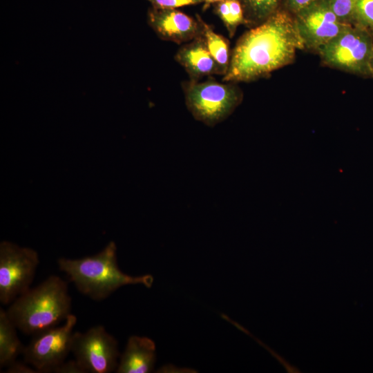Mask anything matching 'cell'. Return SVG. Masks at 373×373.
<instances>
[{
  "label": "cell",
  "mask_w": 373,
  "mask_h": 373,
  "mask_svg": "<svg viewBox=\"0 0 373 373\" xmlns=\"http://www.w3.org/2000/svg\"><path fill=\"white\" fill-rule=\"evenodd\" d=\"M338 19L347 25H353L356 0H325Z\"/></svg>",
  "instance_id": "cell-18"
},
{
  "label": "cell",
  "mask_w": 373,
  "mask_h": 373,
  "mask_svg": "<svg viewBox=\"0 0 373 373\" xmlns=\"http://www.w3.org/2000/svg\"><path fill=\"white\" fill-rule=\"evenodd\" d=\"M156 349L153 340L146 336H131L120 354L117 373H149L154 370Z\"/></svg>",
  "instance_id": "cell-12"
},
{
  "label": "cell",
  "mask_w": 373,
  "mask_h": 373,
  "mask_svg": "<svg viewBox=\"0 0 373 373\" xmlns=\"http://www.w3.org/2000/svg\"><path fill=\"white\" fill-rule=\"evenodd\" d=\"M39 255L32 248L21 247L10 241L0 243V301L10 305L30 287Z\"/></svg>",
  "instance_id": "cell-6"
},
{
  "label": "cell",
  "mask_w": 373,
  "mask_h": 373,
  "mask_svg": "<svg viewBox=\"0 0 373 373\" xmlns=\"http://www.w3.org/2000/svg\"><path fill=\"white\" fill-rule=\"evenodd\" d=\"M214 13L221 19L230 37H233L238 27L245 25L242 6L239 0H223L213 5Z\"/></svg>",
  "instance_id": "cell-16"
},
{
  "label": "cell",
  "mask_w": 373,
  "mask_h": 373,
  "mask_svg": "<svg viewBox=\"0 0 373 373\" xmlns=\"http://www.w3.org/2000/svg\"><path fill=\"white\" fill-rule=\"evenodd\" d=\"M294 16L304 49H318L340 34L347 26L342 23L325 0H316Z\"/></svg>",
  "instance_id": "cell-9"
},
{
  "label": "cell",
  "mask_w": 373,
  "mask_h": 373,
  "mask_svg": "<svg viewBox=\"0 0 373 373\" xmlns=\"http://www.w3.org/2000/svg\"><path fill=\"white\" fill-rule=\"evenodd\" d=\"M76 323L77 317L70 314L63 325L33 336L23 353L26 363L31 365L39 373L53 372L71 352L72 337Z\"/></svg>",
  "instance_id": "cell-8"
},
{
  "label": "cell",
  "mask_w": 373,
  "mask_h": 373,
  "mask_svg": "<svg viewBox=\"0 0 373 373\" xmlns=\"http://www.w3.org/2000/svg\"><path fill=\"white\" fill-rule=\"evenodd\" d=\"M193 18L177 9L151 7L147 12V22L162 40L182 44L202 35L199 15Z\"/></svg>",
  "instance_id": "cell-10"
},
{
  "label": "cell",
  "mask_w": 373,
  "mask_h": 373,
  "mask_svg": "<svg viewBox=\"0 0 373 373\" xmlns=\"http://www.w3.org/2000/svg\"><path fill=\"white\" fill-rule=\"evenodd\" d=\"M223 0H203L204 9L208 8L210 6H213L214 3L220 2Z\"/></svg>",
  "instance_id": "cell-23"
},
{
  "label": "cell",
  "mask_w": 373,
  "mask_h": 373,
  "mask_svg": "<svg viewBox=\"0 0 373 373\" xmlns=\"http://www.w3.org/2000/svg\"><path fill=\"white\" fill-rule=\"evenodd\" d=\"M316 0H283L282 8L294 15Z\"/></svg>",
  "instance_id": "cell-20"
},
{
  "label": "cell",
  "mask_w": 373,
  "mask_h": 373,
  "mask_svg": "<svg viewBox=\"0 0 373 373\" xmlns=\"http://www.w3.org/2000/svg\"><path fill=\"white\" fill-rule=\"evenodd\" d=\"M353 25L373 37V0H356Z\"/></svg>",
  "instance_id": "cell-17"
},
{
  "label": "cell",
  "mask_w": 373,
  "mask_h": 373,
  "mask_svg": "<svg viewBox=\"0 0 373 373\" xmlns=\"http://www.w3.org/2000/svg\"><path fill=\"white\" fill-rule=\"evenodd\" d=\"M17 327L10 319L6 310L0 309V367H7L20 354L25 347L17 333Z\"/></svg>",
  "instance_id": "cell-13"
},
{
  "label": "cell",
  "mask_w": 373,
  "mask_h": 373,
  "mask_svg": "<svg viewBox=\"0 0 373 373\" xmlns=\"http://www.w3.org/2000/svg\"><path fill=\"white\" fill-rule=\"evenodd\" d=\"M157 9H177L186 6L203 3V0H146Z\"/></svg>",
  "instance_id": "cell-19"
},
{
  "label": "cell",
  "mask_w": 373,
  "mask_h": 373,
  "mask_svg": "<svg viewBox=\"0 0 373 373\" xmlns=\"http://www.w3.org/2000/svg\"><path fill=\"white\" fill-rule=\"evenodd\" d=\"M316 52L325 66L359 77L372 78L373 37L360 27L347 26Z\"/></svg>",
  "instance_id": "cell-5"
},
{
  "label": "cell",
  "mask_w": 373,
  "mask_h": 373,
  "mask_svg": "<svg viewBox=\"0 0 373 373\" xmlns=\"http://www.w3.org/2000/svg\"><path fill=\"white\" fill-rule=\"evenodd\" d=\"M71 305L67 283L52 275L17 297L6 312L17 329L35 336L65 321Z\"/></svg>",
  "instance_id": "cell-3"
},
{
  "label": "cell",
  "mask_w": 373,
  "mask_h": 373,
  "mask_svg": "<svg viewBox=\"0 0 373 373\" xmlns=\"http://www.w3.org/2000/svg\"><path fill=\"white\" fill-rule=\"evenodd\" d=\"M236 83H220L210 77L190 80L182 85L185 104L195 119L215 126L230 116L242 102L243 95Z\"/></svg>",
  "instance_id": "cell-4"
},
{
  "label": "cell",
  "mask_w": 373,
  "mask_h": 373,
  "mask_svg": "<svg viewBox=\"0 0 373 373\" xmlns=\"http://www.w3.org/2000/svg\"><path fill=\"white\" fill-rule=\"evenodd\" d=\"M371 71H372V76L373 78V53H372V57L371 59Z\"/></svg>",
  "instance_id": "cell-24"
},
{
  "label": "cell",
  "mask_w": 373,
  "mask_h": 373,
  "mask_svg": "<svg viewBox=\"0 0 373 373\" xmlns=\"http://www.w3.org/2000/svg\"><path fill=\"white\" fill-rule=\"evenodd\" d=\"M174 59L184 68L190 80L198 81L203 77L213 75L223 76L202 35L184 44L177 51Z\"/></svg>",
  "instance_id": "cell-11"
},
{
  "label": "cell",
  "mask_w": 373,
  "mask_h": 373,
  "mask_svg": "<svg viewBox=\"0 0 373 373\" xmlns=\"http://www.w3.org/2000/svg\"><path fill=\"white\" fill-rule=\"evenodd\" d=\"M71 352L87 373L115 372L120 356L117 341L102 325L74 332Z\"/></svg>",
  "instance_id": "cell-7"
},
{
  "label": "cell",
  "mask_w": 373,
  "mask_h": 373,
  "mask_svg": "<svg viewBox=\"0 0 373 373\" xmlns=\"http://www.w3.org/2000/svg\"><path fill=\"white\" fill-rule=\"evenodd\" d=\"M304 49L294 16L281 8L259 26L250 28L231 50L224 82H249L291 64Z\"/></svg>",
  "instance_id": "cell-1"
},
{
  "label": "cell",
  "mask_w": 373,
  "mask_h": 373,
  "mask_svg": "<svg viewBox=\"0 0 373 373\" xmlns=\"http://www.w3.org/2000/svg\"><path fill=\"white\" fill-rule=\"evenodd\" d=\"M5 372L7 373H39L34 368L26 365L25 363L17 360L6 367Z\"/></svg>",
  "instance_id": "cell-22"
},
{
  "label": "cell",
  "mask_w": 373,
  "mask_h": 373,
  "mask_svg": "<svg viewBox=\"0 0 373 373\" xmlns=\"http://www.w3.org/2000/svg\"><path fill=\"white\" fill-rule=\"evenodd\" d=\"M202 26V35L204 37L207 48L221 68L223 76L227 73L231 51L229 40L222 35L214 32L212 27L199 16Z\"/></svg>",
  "instance_id": "cell-14"
},
{
  "label": "cell",
  "mask_w": 373,
  "mask_h": 373,
  "mask_svg": "<svg viewBox=\"0 0 373 373\" xmlns=\"http://www.w3.org/2000/svg\"><path fill=\"white\" fill-rule=\"evenodd\" d=\"M244 11L245 26L260 25L282 8L283 0H239Z\"/></svg>",
  "instance_id": "cell-15"
},
{
  "label": "cell",
  "mask_w": 373,
  "mask_h": 373,
  "mask_svg": "<svg viewBox=\"0 0 373 373\" xmlns=\"http://www.w3.org/2000/svg\"><path fill=\"white\" fill-rule=\"evenodd\" d=\"M57 265L81 294L95 300L108 298L122 286L142 285L150 288L153 283L152 275L135 276L122 271L117 265L114 241L92 256L75 259L60 258Z\"/></svg>",
  "instance_id": "cell-2"
},
{
  "label": "cell",
  "mask_w": 373,
  "mask_h": 373,
  "mask_svg": "<svg viewBox=\"0 0 373 373\" xmlns=\"http://www.w3.org/2000/svg\"><path fill=\"white\" fill-rule=\"evenodd\" d=\"M55 373H87L82 366L75 359L64 361L53 371Z\"/></svg>",
  "instance_id": "cell-21"
}]
</instances>
